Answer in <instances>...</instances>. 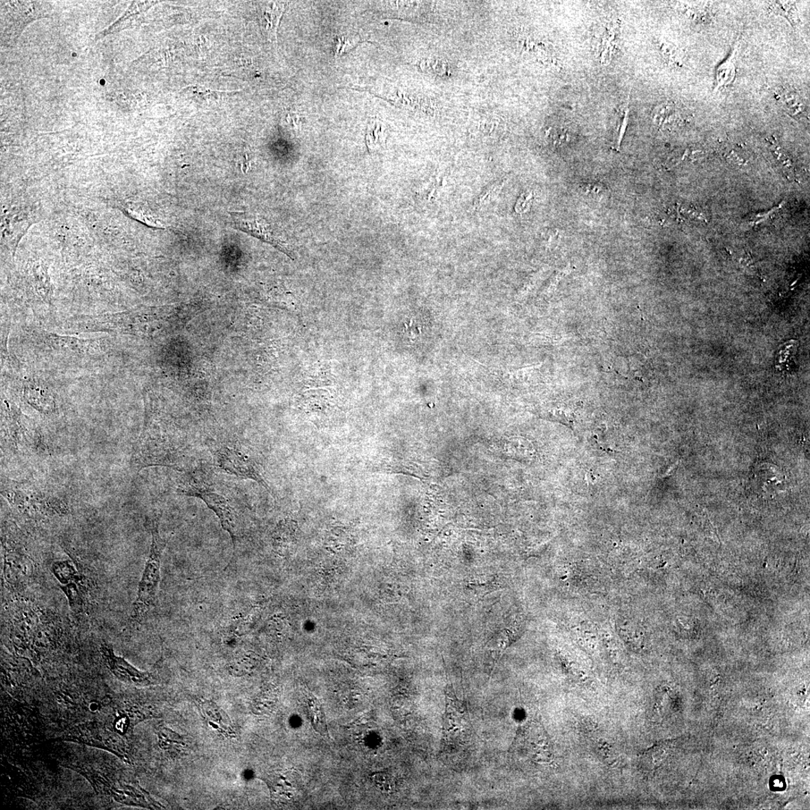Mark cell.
Returning <instances> with one entry per match:
<instances>
[{"instance_id":"d4e9b609","label":"cell","mask_w":810,"mask_h":810,"mask_svg":"<svg viewBox=\"0 0 810 810\" xmlns=\"http://www.w3.org/2000/svg\"><path fill=\"white\" fill-rule=\"evenodd\" d=\"M534 200V193L531 191H528L522 193L519 198L515 210L518 214H523L528 212L532 206Z\"/></svg>"},{"instance_id":"8992f818","label":"cell","mask_w":810,"mask_h":810,"mask_svg":"<svg viewBox=\"0 0 810 810\" xmlns=\"http://www.w3.org/2000/svg\"><path fill=\"white\" fill-rule=\"evenodd\" d=\"M63 739L104 749L121 758L125 756V749L118 735L94 723L74 727L64 736Z\"/></svg>"},{"instance_id":"603a6c76","label":"cell","mask_w":810,"mask_h":810,"mask_svg":"<svg viewBox=\"0 0 810 810\" xmlns=\"http://www.w3.org/2000/svg\"><path fill=\"white\" fill-rule=\"evenodd\" d=\"M185 92H189L194 97L202 100L218 99L223 94H227L225 92L211 90L205 87L198 85L189 87L187 90H185Z\"/></svg>"},{"instance_id":"ba28073f","label":"cell","mask_w":810,"mask_h":810,"mask_svg":"<svg viewBox=\"0 0 810 810\" xmlns=\"http://www.w3.org/2000/svg\"><path fill=\"white\" fill-rule=\"evenodd\" d=\"M233 223L238 229L246 232L255 238L273 245L280 249L285 254L289 255V250L287 244L278 236L274 234L268 224L263 219L251 216L244 213H232Z\"/></svg>"},{"instance_id":"ffe728a7","label":"cell","mask_w":810,"mask_h":810,"mask_svg":"<svg viewBox=\"0 0 810 810\" xmlns=\"http://www.w3.org/2000/svg\"><path fill=\"white\" fill-rule=\"evenodd\" d=\"M660 53L666 64L675 69H681L685 65V55L676 46L669 42L661 41L658 44Z\"/></svg>"},{"instance_id":"4316f807","label":"cell","mask_w":810,"mask_h":810,"mask_svg":"<svg viewBox=\"0 0 810 810\" xmlns=\"http://www.w3.org/2000/svg\"><path fill=\"white\" fill-rule=\"evenodd\" d=\"M584 191L587 195L594 198H601L606 192V188L602 183H588L583 187Z\"/></svg>"},{"instance_id":"277c9868","label":"cell","mask_w":810,"mask_h":810,"mask_svg":"<svg viewBox=\"0 0 810 810\" xmlns=\"http://www.w3.org/2000/svg\"><path fill=\"white\" fill-rule=\"evenodd\" d=\"M180 492L185 495L201 499L216 513L222 528L231 535L235 547L241 534V524L238 512L231 501L222 495L213 492L208 486L198 482L185 484Z\"/></svg>"},{"instance_id":"4fadbf2b","label":"cell","mask_w":810,"mask_h":810,"mask_svg":"<svg viewBox=\"0 0 810 810\" xmlns=\"http://www.w3.org/2000/svg\"><path fill=\"white\" fill-rule=\"evenodd\" d=\"M652 120L656 127L661 130H671L678 127L682 123L680 109L672 101H666L655 107Z\"/></svg>"},{"instance_id":"9a60e30c","label":"cell","mask_w":810,"mask_h":810,"mask_svg":"<svg viewBox=\"0 0 810 810\" xmlns=\"http://www.w3.org/2000/svg\"><path fill=\"white\" fill-rule=\"evenodd\" d=\"M24 393L25 398L32 407L44 413L52 409V395L45 388L37 384H29L25 387Z\"/></svg>"},{"instance_id":"5bb4252c","label":"cell","mask_w":810,"mask_h":810,"mask_svg":"<svg viewBox=\"0 0 810 810\" xmlns=\"http://www.w3.org/2000/svg\"><path fill=\"white\" fill-rule=\"evenodd\" d=\"M508 179L497 180L486 187L481 191L474 201L473 209L484 211L491 207L500 198L503 189L508 184Z\"/></svg>"},{"instance_id":"484cf974","label":"cell","mask_w":810,"mask_h":810,"mask_svg":"<svg viewBox=\"0 0 810 810\" xmlns=\"http://www.w3.org/2000/svg\"><path fill=\"white\" fill-rule=\"evenodd\" d=\"M550 136L555 146L565 145L570 141V134L566 128H552L550 129Z\"/></svg>"},{"instance_id":"30bf717a","label":"cell","mask_w":810,"mask_h":810,"mask_svg":"<svg viewBox=\"0 0 810 810\" xmlns=\"http://www.w3.org/2000/svg\"><path fill=\"white\" fill-rule=\"evenodd\" d=\"M259 20L261 30L270 41H276L277 30L284 12V5L267 2L259 5Z\"/></svg>"},{"instance_id":"7402d4cb","label":"cell","mask_w":810,"mask_h":810,"mask_svg":"<svg viewBox=\"0 0 810 810\" xmlns=\"http://www.w3.org/2000/svg\"><path fill=\"white\" fill-rule=\"evenodd\" d=\"M619 118H620V120H619L618 129H617V134H616L615 142H614V149L618 150V151H620V149H621L622 140H623V138L624 137V134H625L627 129L628 127L629 120H630L629 101L622 108L621 113Z\"/></svg>"},{"instance_id":"5b68a950","label":"cell","mask_w":810,"mask_h":810,"mask_svg":"<svg viewBox=\"0 0 810 810\" xmlns=\"http://www.w3.org/2000/svg\"><path fill=\"white\" fill-rule=\"evenodd\" d=\"M216 465L229 474L256 481L268 490L267 484L256 462L244 452L235 446L222 445L214 450Z\"/></svg>"},{"instance_id":"52a82bcc","label":"cell","mask_w":810,"mask_h":810,"mask_svg":"<svg viewBox=\"0 0 810 810\" xmlns=\"http://www.w3.org/2000/svg\"><path fill=\"white\" fill-rule=\"evenodd\" d=\"M100 651L107 668L118 680L135 685H147L150 683L149 673L134 668L123 657L117 656L111 645L104 643L101 645Z\"/></svg>"},{"instance_id":"ac0fdd59","label":"cell","mask_w":810,"mask_h":810,"mask_svg":"<svg viewBox=\"0 0 810 810\" xmlns=\"http://www.w3.org/2000/svg\"><path fill=\"white\" fill-rule=\"evenodd\" d=\"M771 13L786 19L794 28L798 26L800 20L796 3L794 1L767 2Z\"/></svg>"},{"instance_id":"3957f363","label":"cell","mask_w":810,"mask_h":810,"mask_svg":"<svg viewBox=\"0 0 810 810\" xmlns=\"http://www.w3.org/2000/svg\"><path fill=\"white\" fill-rule=\"evenodd\" d=\"M48 3L5 1L1 4V42L11 47L17 43L22 32L34 21L47 18Z\"/></svg>"},{"instance_id":"d6986e66","label":"cell","mask_w":810,"mask_h":810,"mask_svg":"<svg viewBox=\"0 0 810 810\" xmlns=\"http://www.w3.org/2000/svg\"><path fill=\"white\" fill-rule=\"evenodd\" d=\"M677 10L687 20L693 23H705L709 19V11L705 3H680Z\"/></svg>"},{"instance_id":"44dd1931","label":"cell","mask_w":810,"mask_h":810,"mask_svg":"<svg viewBox=\"0 0 810 810\" xmlns=\"http://www.w3.org/2000/svg\"><path fill=\"white\" fill-rule=\"evenodd\" d=\"M374 124L368 126L366 136V145L371 153L382 146L385 140V129L383 125L377 122Z\"/></svg>"},{"instance_id":"7c38bea8","label":"cell","mask_w":810,"mask_h":810,"mask_svg":"<svg viewBox=\"0 0 810 810\" xmlns=\"http://www.w3.org/2000/svg\"><path fill=\"white\" fill-rule=\"evenodd\" d=\"M158 3L154 1L133 2L119 19L108 28L98 34L96 40L103 39L109 34H114L129 28L131 24L136 21L140 16Z\"/></svg>"},{"instance_id":"2e32d148","label":"cell","mask_w":810,"mask_h":810,"mask_svg":"<svg viewBox=\"0 0 810 810\" xmlns=\"http://www.w3.org/2000/svg\"><path fill=\"white\" fill-rule=\"evenodd\" d=\"M736 48L733 50L727 61L723 63L716 72L715 89L716 90L727 88L735 80L736 74Z\"/></svg>"},{"instance_id":"9c48e42d","label":"cell","mask_w":810,"mask_h":810,"mask_svg":"<svg viewBox=\"0 0 810 810\" xmlns=\"http://www.w3.org/2000/svg\"><path fill=\"white\" fill-rule=\"evenodd\" d=\"M619 31V21L611 19L603 23L598 32L596 37V55L603 65H610L612 61L616 48L618 46Z\"/></svg>"},{"instance_id":"7a4b0ae2","label":"cell","mask_w":810,"mask_h":810,"mask_svg":"<svg viewBox=\"0 0 810 810\" xmlns=\"http://www.w3.org/2000/svg\"><path fill=\"white\" fill-rule=\"evenodd\" d=\"M152 542L149 554L138 588L137 598L132 612L134 620H141L154 607L161 579V562L167 542L159 533V517L150 521Z\"/></svg>"},{"instance_id":"8fae6325","label":"cell","mask_w":810,"mask_h":810,"mask_svg":"<svg viewBox=\"0 0 810 810\" xmlns=\"http://www.w3.org/2000/svg\"><path fill=\"white\" fill-rule=\"evenodd\" d=\"M773 95L778 104L791 117L800 119L806 113V104L798 92L789 86L776 87Z\"/></svg>"},{"instance_id":"cb8c5ba5","label":"cell","mask_w":810,"mask_h":810,"mask_svg":"<svg viewBox=\"0 0 810 810\" xmlns=\"http://www.w3.org/2000/svg\"><path fill=\"white\" fill-rule=\"evenodd\" d=\"M771 147L773 156L782 167L784 171L788 173L789 175L794 174V167H793L791 159L786 152H785L781 147H780L778 145H776L774 143H771Z\"/></svg>"},{"instance_id":"6da1fadb","label":"cell","mask_w":810,"mask_h":810,"mask_svg":"<svg viewBox=\"0 0 810 810\" xmlns=\"http://www.w3.org/2000/svg\"><path fill=\"white\" fill-rule=\"evenodd\" d=\"M185 450L180 438L156 434L147 429L134 444L132 465L138 470L150 466L180 470L187 457V450Z\"/></svg>"},{"instance_id":"83f0119b","label":"cell","mask_w":810,"mask_h":810,"mask_svg":"<svg viewBox=\"0 0 810 810\" xmlns=\"http://www.w3.org/2000/svg\"><path fill=\"white\" fill-rule=\"evenodd\" d=\"M559 238V233L552 229L546 230L541 233L542 242L545 246H554Z\"/></svg>"},{"instance_id":"e0dca14e","label":"cell","mask_w":810,"mask_h":810,"mask_svg":"<svg viewBox=\"0 0 810 810\" xmlns=\"http://www.w3.org/2000/svg\"><path fill=\"white\" fill-rule=\"evenodd\" d=\"M52 571L54 577L62 589L72 586H77L80 581L78 572L76 571L70 561H56L53 564Z\"/></svg>"}]
</instances>
